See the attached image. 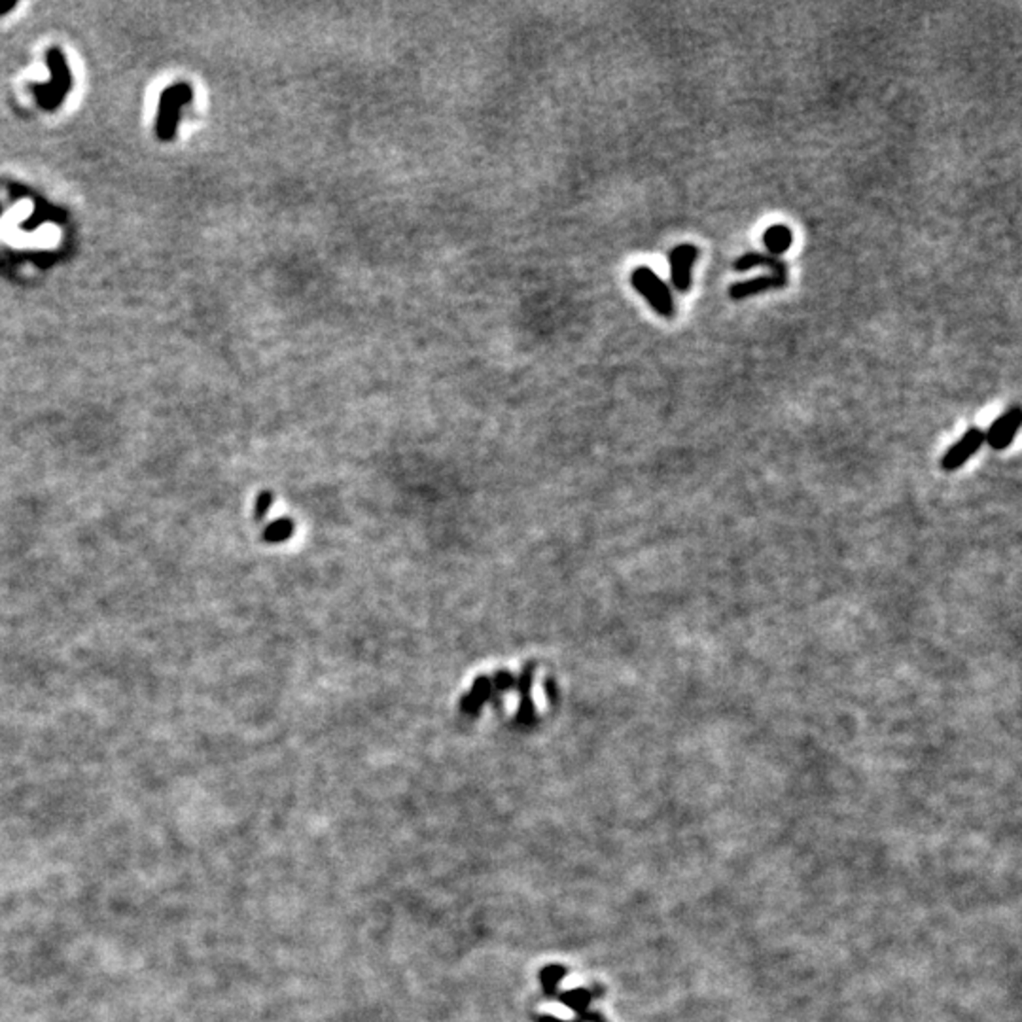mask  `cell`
I'll use <instances>...</instances> for the list:
<instances>
[{"instance_id":"30bf717a","label":"cell","mask_w":1022,"mask_h":1022,"mask_svg":"<svg viewBox=\"0 0 1022 1022\" xmlns=\"http://www.w3.org/2000/svg\"><path fill=\"white\" fill-rule=\"evenodd\" d=\"M290 534H292L290 521H279L273 524V527L267 529L265 539L267 542H280V539H287Z\"/></svg>"},{"instance_id":"ba28073f","label":"cell","mask_w":1022,"mask_h":1022,"mask_svg":"<svg viewBox=\"0 0 1022 1022\" xmlns=\"http://www.w3.org/2000/svg\"><path fill=\"white\" fill-rule=\"evenodd\" d=\"M733 267L736 269V272H741V273H742V272H750V269H754V267H769L771 272H773V275L788 279V267H786V264H784L783 260H780V258H775V256H769V254L746 252V254L741 256V258H736V262L733 264Z\"/></svg>"},{"instance_id":"8fae6325","label":"cell","mask_w":1022,"mask_h":1022,"mask_svg":"<svg viewBox=\"0 0 1022 1022\" xmlns=\"http://www.w3.org/2000/svg\"><path fill=\"white\" fill-rule=\"evenodd\" d=\"M272 504H273V496L269 494V492L262 494L258 504H256V517L262 519V517L267 514V511H269V507H272Z\"/></svg>"},{"instance_id":"9c48e42d","label":"cell","mask_w":1022,"mask_h":1022,"mask_svg":"<svg viewBox=\"0 0 1022 1022\" xmlns=\"http://www.w3.org/2000/svg\"><path fill=\"white\" fill-rule=\"evenodd\" d=\"M791 240H793V235H791L790 228L788 225H783V223L771 225V228L763 233V245L766 250H769V256H775V258H780V256L790 250Z\"/></svg>"},{"instance_id":"7a4b0ae2","label":"cell","mask_w":1022,"mask_h":1022,"mask_svg":"<svg viewBox=\"0 0 1022 1022\" xmlns=\"http://www.w3.org/2000/svg\"><path fill=\"white\" fill-rule=\"evenodd\" d=\"M191 99L193 92L188 84H176L165 89L159 99L158 124H156V133L161 141L167 142L174 139L180 114H182L184 104H188Z\"/></svg>"},{"instance_id":"52a82bcc","label":"cell","mask_w":1022,"mask_h":1022,"mask_svg":"<svg viewBox=\"0 0 1022 1022\" xmlns=\"http://www.w3.org/2000/svg\"><path fill=\"white\" fill-rule=\"evenodd\" d=\"M786 282H788V279L776 277V275L756 277V279H750V280H744V282L731 284L729 297L734 299V302H741V299H746V297H751V296H758V294H763V292L784 288Z\"/></svg>"},{"instance_id":"277c9868","label":"cell","mask_w":1022,"mask_h":1022,"mask_svg":"<svg viewBox=\"0 0 1022 1022\" xmlns=\"http://www.w3.org/2000/svg\"><path fill=\"white\" fill-rule=\"evenodd\" d=\"M699 258V248L691 243L674 247L669 254L670 280L678 292H689L694 284V265Z\"/></svg>"},{"instance_id":"3957f363","label":"cell","mask_w":1022,"mask_h":1022,"mask_svg":"<svg viewBox=\"0 0 1022 1022\" xmlns=\"http://www.w3.org/2000/svg\"><path fill=\"white\" fill-rule=\"evenodd\" d=\"M630 282H633L635 290L648 299V304L652 305V309L661 314V317L665 319H672L676 314V307H674V299L672 294L669 290L667 284L657 277V273L650 267H637L633 275H630Z\"/></svg>"},{"instance_id":"6da1fadb","label":"cell","mask_w":1022,"mask_h":1022,"mask_svg":"<svg viewBox=\"0 0 1022 1022\" xmlns=\"http://www.w3.org/2000/svg\"><path fill=\"white\" fill-rule=\"evenodd\" d=\"M46 59H48V69L52 72V80L48 84H31L28 89H31V93L42 110L53 112L61 107V102L70 93L72 74L61 50L52 48Z\"/></svg>"},{"instance_id":"5b68a950","label":"cell","mask_w":1022,"mask_h":1022,"mask_svg":"<svg viewBox=\"0 0 1022 1022\" xmlns=\"http://www.w3.org/2000/svg\"><path fill=\"white\" fill-rule=\"evenodd\" d=\"M985 443V432L981 428H969L961 438L946 450L941 458V468L946 472H954L960 466H964L977 450Z\"/></svg>"},{"instance_id":"7c38bea8","label":"cell","mask_w":1022,"mask_h":1022,"mask_svg":"<svg viewBox=\"0 0 1022 1022\" xmlns=\"http://www.w3.org/2000/svg\"><path fill=\"white\" fill-rule=\"evenodd\" d=\"M13 8H16V4L13 3H0V16H4V13L12 12Z\"/></svg>"},{"instance_id":"8992f818","label":"cell","mask_w":1022,"mask_h":1022,"mask_svg":"<svg viewBox=\"0 0 1022 1022\" xmlns=\"http://www.w3.org/2000/svg\"><path fill=\"white\" fill-rule=\"evenodd\" d=\"M1020 423H1022V411L1018 405H1013L1010 411H1005L996 423L988 428V432H985V443H988L996 450L1007 449L1013 443V438L1020 428Z\"/></svg>"}]
</instances>
